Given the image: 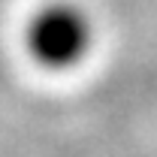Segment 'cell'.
I'll use <instances>...</instances> for the list:
<instances>
[{"mask_svg":"<svg viewBox=\"0 0 157 157\" xmlns=\"http://www.w3.org/2000/svg\"><path fill=\"white\" fill-rule=\"evenodd\" d=\"M91 24L70 3L42 6L27 24V52L48 70H67L85 58Z\"/></svg>","mask_w":157,"mask_h":157,"instance_id":"cell-1","label":"cell"}]
</instances>
